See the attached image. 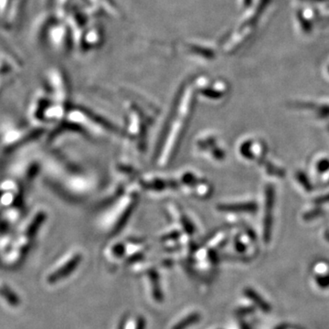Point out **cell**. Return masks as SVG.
<instances>
[{"mask_svg":"<svg viewBox=\"0 0 329 329\" xmlns=\"http://www.w3.org/2000/svg\"><path fill=\"white\" fill-rule=\"evenodd\" d=\"M189 115L190 104L189 102H184L179 107L176 113V116H174L169 124V130L166 134L164 141L162 144L158 158V163L160 166H166L169 163L177 152L184 130L189 119Z\"/></svg>","mask_w":329,"mask_h":329,"instance_id":"cell-1","label":"cell"},{"mask_svg":"<svg viewBox=\"0 0 329 329\" xmlns=\"http://www.w3.org/2000/svg\"><path fill=\"white\" fill-rule=\"evenodd\" d=\"M138 191L134 188L125 190V194L117 200V204L110 209L102 223L103 230L107 233L115 234L125 225L138 203Z\"/></svg>","mask_w":329,"mask_h":329,"instance_id":"cell-2","label":"cell"},{"mask_svg":"<svg viewBox=\"0 0 329 329\" xmlns=\"http://www.w3.org/2000/svg\"><path fill=\"white\" fill-rule=\"evenodd\" d=\"M178 185L187 194L197 199H207L212 193V187L209 182L191 171L181 174L178 178Z\"/></svg>","mask_w":329,"mask_h":329,"instance_id":"cell-3","label":"cell"},{"mask_svg":"<svg viewBox=\"0 0 329 329\" xmlns=\"http://www.w3.org/2000/svg\"><path fill=\"white\" fill-rule=\"evenodd\" d=\"M220 147L217 139L212 134H203L197 139L196 148L198 151L210 159L213 158L216 160H222L224 158L225 154Z\"/></svg>","mask_w":329,"mask_h":329,"instance_id":"cell-4","label":"cell"},{"mask_svg":"<svg viewBox=\"0 0 329 329\" xmlns=\"http://www.w3.org/2000/svg\"><path fill=\"white\" fill-rule=\"evenodd\" d=\"M143 188L147 189V191L164 192L169 191L178 187V181L172 178H164L162 176H149L146 177L141 181Z\"/></svg>","mask_w":329,"mask_h":329,"instance_id":"cell-5","label":"cell"},{"mask_svg":"<svg viewBox=\"0 0 329 329\" xmlns=\"http://www.w3.org/2000/svg\"><path fill=\"white\" fill-rule=\"evenodd\" d=\"M129 133L130 140L135 143L138 146H141V144L145 140L146 131L147 130V122L146 117H142L138 114H131L130 116Z\"/></svg>","mask_w":329,"mask_h":329,"instance_id":"cell-6","label":"cell"},{"mask_svg":"<svg viewBox=\"0 0 329 329\" xmlns=\"http://www.w3.org/2000/svg\"><path fill=\"white\" fill-rule=\"evenodd\" d=\"M218 210L221 211H254L256 206L254 203L246 202V203H231V204H222L218 206Z\"/></svg>","mask_w":329,"mask_h":329,"instance_id":"cell-7","label":"cell"},{"mask_svg":"<svg viewBox=\"0 0 329 329\" xmlns=\"http://www.w3.org/2000/svg\"><path fill=\"white\" fill-rule=\"evenodd\" d=\"M272 200H273V190L271 187L267 189V200H266V217H265V235H269V230H270V214L271 213V208H272Z\"/></svg>","mask_w":329,"mask_h":329,"instance_id":"cell-8","label":"cell"},{"mask_svg":"<svg viewBox=\"0 0 329 329\" xmlns=\"http://www.w3.org/2000/svg\"><path fill=\"white\" fill-rule=\"evenodd\" d=\"M198 317H199V316H197V315L187 316L186 319H184V322L180 321V323H178V325H175L173 329H182L187 326V325H191L195 321H197Z\"/></svg>","mask_w":329,"mask_h":329,"instance_id":"cell-9","label":"cell"}]
</instances>
